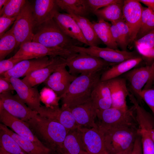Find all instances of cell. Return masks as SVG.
I'll list each match as a JSON object with an SVG mask.
<instances>
[{"instance_id": "obj_1", "label": "cell", "mask_w": 154, "mask_h": 154, "mask_svg": "<svg viewBox=\"0 0 154 154\" xmlns=\"http://www.w3.org/2000/svg\"><path fill=\"white\" fill-rule=\"evenodd\" d=\"M38 138L52 151L61 153L68 131L58 121L38 114L26 122Z\"/></svg>"}, {"instance_id": "obj_2", "label": "cell", "mask_w": 154, "mask_h": 154, "mask_svg": "<svg viewBox=\"0 0 154 154\" xmlns=\"http://www.w3.org/2000/svg\"><path fill=\"white\" fill-rule=\"evenodd\" d=\"M100 72L81 74L77 76L60 98L61 107L71 108L90 100L94 88L100 80Z\"/></svg>"}, {"instance_id": "obj_3", "label": "cell", "mask_w": 154, "mask_h": 154, "mask_svg": "<svg viewBox=\"0 0 154 154\" xmlns=\"http://www.w3.org/2000/svg\"><path fill=\"white\" fill-rule=\"evenodd\" d=\"M32 41L55 49L70 50L83 44L66 35L53 19L35 27Z\"/></svg>"}, {"instance_id": "obj_4", "label": "cell", "mask_w": 154, "mask_h": 154, "mask_svg": "<svg viewBox=\"0 0 154 154\" xmlns=\"http://www.w3.org/2000/svg\"><path fill=\"white\" fill-rule=\"evenodd\" d=\"M98 126L108 154L123 151L133 146L139 135L137 127L125 126L108 128Z\"/></svg>"}, {"instance_id": "obj_5", "label": "cell", "mask_w": 154, "mask_h": 154, "mask_svg": "<svg viewBox=\"0 0 154 154\" xmlns=\"http://www.w3.org/2000/svg\"><path fill=\"white\" fill-rule=\"evenodd\" d=\"M114 64L96 56L83 53H76L66 59L68 71L72 75L100 72Z\"/></svg>"}, {"instance_id": "obj_6", "label": "cell", "mask_w": 154, "mask_h": 154, "mask_svg": "<svg viewBox=\"0 0 154 154\" xmlns=\"http://www.w3.org/2000/svg\"><path fill=\"white\" fill-rule=\"evenodd\" d=\"M133 106L126 110L111 107L97 112L98 125L105 127H132L138 128Z\"/></svg>"}, {"instance_id": "obj_7", "label": "cell", "mask_w": 154, "mask_h": 154, "mask_svg": "<svg viewBox=\"0 0 154 154\" xmlns=\"http://www.w3.org/2000/svg\"><path fill=\"white\" fill-rule=\"evenodd\" d=\"M76 53L70 50L49 48L40 43L32 41L21 45L18 50L12 57L22 60L48 56H59L67 59Z\"/></svg>"}, {"instance_id": "obj_8", "label": "cell", "mask_w": 154, "mask_h": 154, "mask_svg": "<svg viewBox=\"0 0 154 154\" xmlns=\"http://www.w3.org/2000/svg\"><path fill=\"white\" fill-rule=\"evenodd\" d=\"M17 42V47L32 41L35 24L31 4L27 1L12 27Z\"/></svg>"}, {"instance_id": "obj_9", "label": "cell", "mask_w": 154, "mask_h": 154, "mask_svg": "<svg viewBox=\"0 0 154 154\" xmlns=\"http://www.w3.org/2000/svg\"><path fill=\"white\" fill-rule=\"evenodd\" d=\"M76 53H83L96 56L114 64L124 60L139 56L134 52L119 50L108 47L74 46L70 49Z\"/></svg>"}, {"instance_id": "obj_10", "label": "cell", "mask_w": 154, "mask_h": 154, "mask_svg": "<svg viewBox=\"0 0 154 154\" xmlns=\"http://www.w3.org/2000/svg\"><path fill=\"white\" fill-rule=\"evenodd\" d=\"M0 108L13 116L25 122L38 114L31 109L17 94L13 95L11 92L0 94Z\"/></svg>"}, {"instance_id": "obj_11", "label": "cell", "mask_w": 154, "mask_h": 154, "mask_svg": "<svg viewBox=\"0 0 154 154\" xmlns=\"http://www.w3.org/2000/svg\"><path fill=\"white\" fill-rule=\"evenodd\" d=\"M143 7L137 0H124L123 19L129 29V43L136 39L141 26Z\"/></svg>"}, {"instance_id": "obj_12", "label": "cell", "mask_w": 154, "mask_h": 154, "mask_svg": "<svg viewBox=\"0 0 154 154\" xmlns=\"http://www.w3.org/2000/svg\"><path fill=\"white\" fill-rule=\"evenodd\" d=\"M0 121L1 123L9 127L19 135L43 148H49L38 138L26 122L13 116L1 108Z\"/></svg>"}, {"instance_id": "obj_13", "label": "cell", "mask_w": 154, "mask_h": 154, "mask_svg": "<svg viewBox=\"0 0 154 154\" xmlns=\"http://www.w3.org/2000/svg\"><path fill=\"white\" fill-rule=\"evenodd\" d=\"M21 99L31 110L37 113L40 110L41 96L37 88L27 86L19 78H7Z\"/></svg>"}, {"instance_id": "obj_14", "label": "cell", "mask_w": 154, "mask_h": 154, "mask_svg": "<svg viewBox=\"0 0 154 154\" xmlns=\"http://www.w3.org/2000/svg\"><path fill=\"white\" fill-rule=\"evenodd\" d=\"M66 66V64L60 66L44 82L59 98L66 92L71 82L77 77L70 74Z\"/></svg>"}, {"instance_id": "obj_15", "label": "cell", "mask_w": 154, "mask_h": 154, "mask_svg": "<svg viewBox=\"0 0 154 154\" xmlns=\"http://www.w3.org/2000/svg\"><path fill=\"white\" fill-rule=\"evenodd\" d=\"M54 56H45L21 61L12 69L0 76L7 78L11 77L19 78L25 77L32 72L50 64Z\"/></svg>"}, {"instance_id": "obj_16", "label": "cell", "mask_w": 154, "mask_h": 154, "mask_svg": "<svg viewBox=\"0 0 154 154\" xmlns=\"http://www.w3.org/2000/svg\"><path fill=\"white\" fill-rule=\"evenodd\" d=\"M79 127L88 154H108L98 127L92 128Z\"/></svg>"}, {"instance_id": "obj_17", "label": "cell", "mask_w": 154, "mask_h": 154, "mask_svg": "<svg viewBox=\"0 0 154 154\" xmlns=\"http://www.w3.org/2000/svg\"><path fill=\"white\" fill-rule=\"evenodd\" d=\"M40 115L54 119L60 123L68 131L78 127L69 108L55 106H42L39 112Z\"/></svg>"}, {"instance_id": "obj_18", "label": "cell", "mask_w": 154, "mask_h": 154, "mask_svg": "<svg viewBox=\"0 0 154 154\" xmlns=\"http://www.w3.org/2000/svg\"><path fill=\"white\" fill-rule=\"evenodd\" d=\"M64 64H66V59L60 56H54L50 64L32 72L21 80L27 86L34 87L44 83L56 69Z\"/></svg>"}, {"instance_id": "obj_19", "label": "cell", "mask_w": 154, "mask_h": 154, "mask_svg": "<svg viewBox=\"0 0 154 154\" xmlns=\"http://www.w3.org/2000/svg\"><path fill=\"white\" fill-rule=\"evenodd\" d=\"M78 126L92 128L98 127L95 119L97 110L91 100L70 108Z\"/></svg>"}, {"instance_id": "obj_20", "label": "cell", "mask_w": 154, "mask_h": 154, "mask_svg": "<svg viewBox=\"0 0 154 154\" xmlns=\"http://www.w3.org/2000/svg\"><path fill=\"white\" fill-rule=\"evenodd\" d=\"M106 81L110 91L112 107L124 110L128 109L126 98L129 91L127 86L126 79L118 77Z\"/></svg>"}, {"instance_id": "obj_21", "label": "cell", "mask_w": 154, "mask_h": 154, "mask_svg": "<svg viewBox=\"0 0 154 154\" xmlns=\"http://www.w3.org/2000/svg\"><path fill=\"white\" fill-rule=\"evenodd\" d=\"M31 6L35 28L53 19L58 11L55 0H36Z\"/></svg>"}, {"instance_id": "obj_22", "label": "cell", "mask_w": 154, "mask_h": 154, "mask_svg": "<svg viewBox=\"0 0 154 154\" xmlns=\"http://www.w3.org/2000/svg\"><path fill=\"white\" fill-rule=\"evenodd\" d=\"M53 19L66 35L88 46L78 24L70 15L58 11L55 14Z\"/></svg>"}, {"instance_id": "obj_23", "label": "cell", "mask_w": 154, "mask_h": 154, "mask_svg": "<svg viewBox=\"0 0 154 154\" xmlns=\"http://www.w3.org/2000/svg\"><path fill=\"white\" fill-rule=\"evenodd\" d=\"M151 65L135 68L128 71L125 75L131 89L139 96L143 86L149 81L151 75Z\"/></svg>"}, {"instance_id": "obj_24", "label": "cell", "mask_w": 154, "mask_h": 154, "mask_svg": "<svg viewBox=\"0 0 154 154\" xmlns=\"http://www.w3.org/2000/svg\"><path fill=\"white\" fill-rule=\"evenodd\" d=\"M90 99L97 112L112 107L111 92L106 81L100 80L97 83L92 92Z\"/></svg>"}, {"instance_id": "obj_25", "label": "cell", "mask_w": 154, "mask_h": 154, "mask_svg": "<svg viewBox=\"0 0 154 154\" xmlns=\"http://www.w3.org/2000/svg\"><path fill=\"white\" fill-rule=\"evenodd\" d=\"M60 153L67 154H88L85 150L79 127L68 131L64 141Z\"/></svg>"}, {"instance_id": "obj_26", "label": "cell", "mask_w": 154, "mask_h": 154, "mask_svg": "<svg viewBox=\"0 0 154 154\" xmlns=\"http://www.w3.org/2000/svg\"><path fill=\"white\" fill-rule=\"evenodd\" d=\"M142 61V58L138 56L129 59L113 65L105 70L101 75L100 80L106 81L118 77L127 72L139 64Z\"/></svg>"}, {"instance_id": "obj_27", "label": "cell", "mask_w": 154, "mask_h": 154, "mask_svg": "<svg viewBox=\"0 0 154 154\" xmlns=\"http://www.w3.org/2000/svg\"><path fill=\"white\" fill-rule=\"evenodd\" d=\"M1 129L11 136L28 154H51L52 150L50 148H43L33 142L19 135L5 125L1 123Z\"/></svg>"}, {"instance_id": "obj_28", "label": "cell", "mask_w": 154, "mask_h": 154, "mask_svg": "<svg viewBox=\"0 0 154 154\" xmlns=\"http://www.w3.org/2000/svg\"><path fill=\"white\" fill-rule=\"evenodd\" d=\"M124 0L119 2L111 4L100 9L93 13L98 19H102L106 21H110L111 24L117 21L123 20V7Z\"/></svg>"}, {"instance_id": "obj_29", "label": "cell", "mask_w": 154, "mask_h": 154, "mask_svg": "<svg viewBox=\"0 0 154 154\" xmlns=\"http://www.w3.org/2000/svg\"><path fill=\"white\" fill-rule=\"evenodd\" d=\"M59 8L69 15L85 17L90 13L86 0H55Z\"/></svg>"}, {"instance_id": "obj_30", "label": "cell", "mask_w": 154, "mask_h": 154, "mask_svg": "<svg viewBox=\"0 0 154 154\" xmlns=\"http://www.w3.org/2000/svg\"><path fill=\"white\" fill-rule=\"evenodd\" d=\"M70 15L76 21L89 46H97L103 43L97 36L92 22L85 17Z\"/></svg>"}, {"instance_id": "obj_31", "label": "cell", "mask_w": 154, "mask_h": 154, "mask_svg": "<svg viewBox=\"0 0 154 154\" xmlns=\"http://www.w3.org/2000/svg\"><path fill=\"white\" fill-rule=\"evenodd\" d=\"M92 22L97 36L106 47L118 49V46L112 36L110 29L111 24L102 19Z\"/></svg>"}, {"instance_id": "obj_32", "label": "cell", "mask_w": 154, "mask_h": 154, "mask_svg": "<svg viewBox=\"0 0 154 154\" xmlns=\"http://www.w3.org/2000/svg\"><path fill=\"white\" fill-rule=\"evenodd\" d=\"M0 60L4 59L15 48L17 42L12 27L0 38Z\"/></svg>"}, {"instance_id": "obj_33", "label": "cell", "mask_w": 154, "mask_h": 154, "mask_svg": "<svg viewBox=\"0 0 154 154\" xmlns=\"http://www.w3.org/2000/svg\"><path fill=\"white\" fill-rule=\"evenodd\" d=\"M1 147L10 154H28L9 135L0 129Z\"/></svg>"}, {"instance_id": "obj_34", "label": "cell", "mask_w": 154, "mask_h": 154, "mask_svg": "<svg viewBox=\"0 0 154 154\" xmlns=\"http://www.w3.org/2000/svg\"><path fill=\"white\" fill-rule=\"evenodd\" d=\"M27 1L25 0H8L0 10V17H17Z\"/></svg>"}, {"instance_id": "obj_35", "label": "cell", "mask_w": 154, "mask_h": 154, "mask_svg": "<svg viewBox=\"0 0 154 154\" xmlns=\"http://www.w3.org/2000/svg\"><path fill=\"white\" fill-rule=\"evenodd\" d=\"M137 132L141 137L142 154H154V143L149 137L147 130L138 127Z\"/></svg>"}, {"instance_id": "obj_36", "label": "cell", "mask_w": 154, "mask_h": 154, "mask_svg": "<svg viewBox=\"0 0 154 154\" xmlns=\"http://www.w3.org/2000/svg\"><path fill=\"white\" fill-rule=\"evenodd\" d=\"M134 42L136 47L143 48H151L154 47V30L136 40Z\"/></svg>"}, {"instance_id": "obj_37", "label": "cell", "mask_w": 154, "mask_h": 154, "mask_svg": "<svg viewBox=\"0 0 154 154\" xmlns=\"http://www.w3.org/2000/svg\"><path fill=\"white\" fill-rule=\"evenodd\" d=\"M121 0H86L87 4L90 13L94 12L102 7L120 1Z\"/></svg>"}, {"instance_id": "obj_38", "label": "cell", "mask_w": 154, "mask_h": 154, "mask_svg": "<svg viewBox=\"0 0 154 154\" xmlns=\"http://www.w3.org/2000/svg\"><path fill=\"white\" fill-rule=\"evenodd\" d=\"M139 97L145 102L154 114V88L143 89Z\"/></svg>"}, {"instance_id": "obj_39", "label": "cell", "mask_w": 154, "mask_h": 154, "mask_svg": "<svg viewBox=\"0 0 154 154\" xmlns=\"http://www.w3.org/2000/svg\"><path fill=\"white\" fill-rule=\"evenodd\" d=\"M114 24L117 27L123 41L127 47L130 41L129 30L128 27L124 20L119 21Z\"/></svg>"}, {"instance_id": "obj_40", "label": "cell", "mask_w": 154, "mask_h": 154, "mask_svg": "<svg viewBox=\"0 0 154 154\" xmlns=\"http://www.w3.org/2000/svg\"><path fill=\"white\" fill-rule=\"evenodd\" d=\"M21 61L20 59L14 58L12 57L7 59L0 60V75L12 69Z\"/></svg>"}, {"instance_id": "obj_41", "label": "cell", "mask_w": 154, "mask_h": 154, "mask_svg": "<svg viewBox=\"0 0 154 154\" xmlns=\"http://www.w3.org/2000/svg\"><path fill=\"white\" fill-rule=\"evenodd\" d=\"M111 31L112 37L117 44L123 50H126L127 46L124 44L118 29L114 24H111Z\"/></svg>"}, {"instance_id": "obj_42", "label": "cell", "mask_w": 154, "mask_h": 154, "mask_svg": "<svg viewBox=\"0 0 154 154\" xmlns=\"http://www.w3.org/2000/svg\"><path fill=\"white\" fill-rule=\"evenodd\" d=\"M17 17H0V38L6 33L11 26L14 24Z\"/></svg>"}, {"instance_id": "obj_43", "label": "cell", "mask_w": 154, "mask_h": 154, "mask_svg": "<svg viewBox=\"0 0 154 154\" xmlns=\"http://www.w3.org/2000/svg\"><path fill=\"white\" fill-rule=\"evenodd\" d=\"M153 30H154V14L153 12L148 18L144 27L139 30L136 40L141 38Z\"/></svg>"}, {"instance_id": "obj_44", "label": "cell", "mask_w": 154, "mask_h": 154, "mask_svg": "<svg viewBox=\"0 0 154 154\" xmlns=\"http://www.w3.org/2000/svg\"><path fill=\"white\" fill-rule=\"evenodd\" d=\"M15 90L11 83L6 78L0 76V94Z\"/></svg>"}, {"instance_id": "obj_45", "label": "cell", "mask_w": 154, "mask_h": 154, "mask_svg": "<svg viewBox=\"0 0 154 154\" xmlns=\"http://www.w3.org/2000/svg\"><path fill=\"white\" fill-rule=\"evenodd\" d=\"M136 47L139 53L143 56L148 58H154V47L151 48Z\"/></svg>"}, {"instance_id": "obj_46", "label": "cell", "mask_w": 154, "mask_h": 154, "mask_svg": "<svg viewBox=\"0 0 154 154\" xmlns=\"http://www.w3.org/2000/svg\"><path fill=\"white\" fill-rule=\"evenodd\" d=\"M131 154H142L141 138L139 135L138 136L135 141Z\"/></svg>"}, {"instance_id": "obj_47", "label": "cell", "mask_w": 154, "mask_h": 154, "mask_svg": "<svg viewBox=\"0 0 154 154\" xmlns=\"http://www.w3.org/2000/svg\"><path fill=\"white\" fill-rule=\"evenodd\" d=\"M140 3H142L150 8L154 14V0H137Z\"/></svg>"}, {"instance_id": "obj_48", "label": "cell", "mask_w": 154, "mask_h": 154, "mask_svg": "<svg viewBox=\"0 0 154 154\" xmlns=\"http://www.w3.org/2000/svg\"><path fill=\"white\" fill-rule=\"evenodd\" d=\"M146 129L147 130L149 137L154 143V127Z\"/></svg>"}, {"instance_id": "obj_49", "label": "cell", "mask_w": 154, "mask_h": 154, "mask_svg": "<svg viewBox=\"0 0 154 154\" xmlns=\"http://www.w3.org/2000/svg\"><path fill=\"white\" fill-rule=\"evenodd\" d=\"M133 146L131 147L127 150L114 154H131Z\"/></svg>"}, {"instance_id": "obj_50", "label": "cell", "mask_w": 154, "mask_h": 154, "mask_svg": "<svg viewBox=\"0 0 154 154\" xmlns=\"http://www.w3.org/2000/svg\"><path fill=\"white\" fill-rule=\"evenodd\" d=\"M8 0H0V10L5 5Z\"/></svg>"}, {"instance_id": "obj_51", "label": "cell", "mask_w": 154, "mask_h": 154, "mask_svg": "<svg viewBox=\"0 0 154 154\" xmlns=\"http://www.w3.org/2000/svg\"><path fill=\"white\" fill-rule=\"evenodd\" d=\"M0 154H10L5 151L3 148L0 147Z\"/></svg>"}, {"instance_id": "obj_52", "label": "cell", "mask_w": 154, "mask_h": 154, "mask_svg": "<svg viewBox=\"0 0 154 154\" xmlns=\"http://www.w3.org/2000/svg\"><path fill=\"white\" fill-rule=\"evenodd\" d=\"M57 154H67L63 153H59Z\"/></svg>"}]
</instances>
